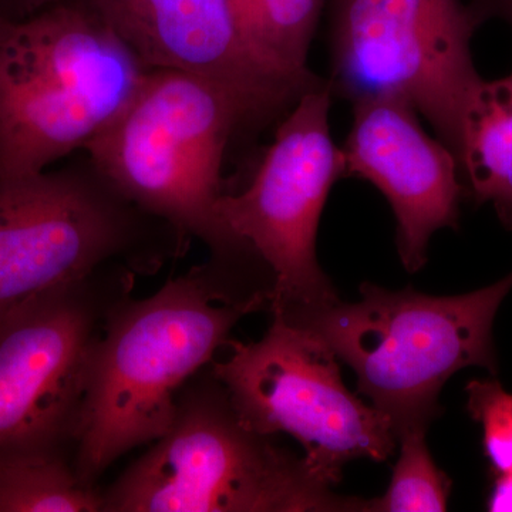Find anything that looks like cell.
Wrapping results in <instances>:
<instances>
[{
    "label": "cell",
    "mask_w": 512,
    "mask_h": 512,
    "mask_svg": "<svg viewBox=\"0 0 512 512\" xmlns=\"http://www.w3.org/2000/svg\"><path fill=\"white\" fill-rule=\"evenodd\" d=\"M426 427H407L397 433L399 458L386 493L367 500V512L447 511L451 480L431 456Z\"/></svg>",
    "instance_id": "16"
},
{
    "label": "cell",
    "mask_w": 512,
    "mask_h": 512,
    "mask_svg": "<svg viewBox=\"0 0 512 512\" xmlns=\"http://www.w3.org/2000/svg\"><path fill=\"white\" fill-rule=\"evenodd\" d=\"M328 86L349 101L409 103L460 168L464 119L483 77L471 43L484 25L463 0H329Z\"/></svg>",
    "instance_id": "7"
},
{
    "label": "cell",
    "mask_w": 512,
    "mask_h": 512,
    "mask_svg": "<svg viewBox=\"0 0 512 512\" xmlns=\"http://www.w3.org/2000/svg\"><path fill=\"white\" fill-rule=\"evenodd\" d=\"M464 200L493 205L512 232V73L483 80L468 107L460 157Z\"/></svg>",
    "instance_id": "13"
},
{
    "label": "cell",
    "mask_w": 512,
    "mask_h": 512,
    "mask_svg": "<svg viewBox=\"0 0 512 512\" xmlns=\"http://www.w3.org/2000/svg\"><path fill=\"white\" fill-rule=\"evenodd\" d=\"M332 99L328 80L302 94L276 126L247 187L217 202L222 224L274 276L269 313L289 325L339 301L316 254L323 208L345 178V156L330 131Z\"/></svg>",
    "instance_id": "8"
},
{
    "label": "cell",
    "mask_w": 512,
    "mask_h": 512,
    "mask_svg": "<svg viewBox=\"0 0 512 512\" xmlns=\"http://www.w3.org/2000/svg\"><path fill=\"white\" fill-rule=\"evenodd\" d=\"M231 352L212 373L252 429L301 443L320 483L335 487L352 461L383 463L397 439L392 420L350 392L339 359L312 330L272 319L258 342L231 340Z\"/></svg>",
    "instance_id": "9"
},
{
    "label": "cell",
    "mask_w": 512,
    "mask_h": 512,
    "mask_svg": "<svg viewBox=\"0 0 512 512\" xmlns=\"http://www.w3.org/2000/svg\"><path fill=\"white\" fill-rule=\"evenodd\" d=\"M467 410L483 430L485 456L497 473L512 470V393L498 380L467 384Z\"/></svg>",
    "instance_id": "17"
},
{
    "label": "cell",
    "mask_w": 512,
    "mask_h": 512,
    "mask_svg": "<svg viewBox=\"0 0 512 512\" xmlns=\"http://www.w3.org/2000/svg\"><path fill=\"white\" fill-rule=\"evenodd\" d=\"M352 106L345 177L369 181L389 201L400 261L414 274L426 265L433 235L458 228L464 187L457 158L404 100L373 97Z\"/></svg>",
    "instance_id": "12"
},
{
    "label": "cell",
    "mask_w": 512,
    "mask_h": 512,
    "mask_svg": "<svg viewBox=\"0 0 512 512\" xmlns=\"http://www.w3.org/2000/svg\"><path fill=\"white\" fill-rule=\"evenodd\" d=\"M13 23L8 22V20L0 18V40L3 39V36L9 32V29L12 28Z\"/></svg>",
    "instance_id": "21"
},
{
    "label": "cell",
    "mask_w": 512,
    "mask_h": 512,
    "mask_svg": "<svg viewBox=\"0 0 512 512\" xmlns=\"http://www.w3.org/2000/svg\"><path fill=\"white\" fill-rule=\"evenodd\" d=\"M491 512H512V470L497 473L493 490L487 501Z\"/></svg>",
    "instance_id": "19"
},
{
    "label": "cell",
    "mask_w": 512,
    "mask_h": 512,
    "mask_svg": "<svg viewBox=\"0 0 512 512\" xmlns=\"http://www.w3.org/2000/svg\"><path fill=\"white\" fill-rule=\"evenodd\" d=\"M150 70L76 0L13 23L0 40V180L42 173L84 150Z\"/></svg>",
    "instance_id": "3"
},
{
    "label": "cell",
    "mask_w": 512,
    "mask_h": 512,
    "mask_svg": "<svg viewBox=\"0 0 512 512\" xmlns=\"http://www.w3.org/2000/svg\"><path fill=\"white\" fill-rule=\"evenodd\" d=\"M103 497V512L367 511L248 426L210 366L181 392L167 433Z\"/></svg>",
    "instance_id": "2"
},
{
    "label": "cell",
    "mask_w": 512,
    "mask_h": 512,
    "mask_svg": "<svg viewBox=\"0 0 512 512\" xmlns=\"http://www.w3.org/2000/svg\"><path fill=\"white\" fill-rule=\"evenodd\" d=\"M136 276L113 266L0 319V457L74 451L94 348Z\"/></svg>",
    "instance_id": "10"
},
{
    "label": "cell",
    "mask_w": 512,
    "mask_h": 512,
    "mask_svg": "<svg viewBox=\"0 0 512 512\" xmlns=\"http://www.w3.org/2000/svg\"><path fill=\"white\" fill-rule=\"evenodd\" d=\"M470 3L484 23L498 19L512 29V0H471Z\"/></svg>",
    "instance_id": "20"
},
{
    "label": "cell",
    "mask_w": 512,
    "mask_h": 512,
    "mask_svg": "<svg viewBox=\"0 0 512 512\" xmlns=\"http://www.w3.org/2000/svg\"><path fill=\"white\" fill-rule=\"evenodd\" d=\"M104 497L66 454L0 457V512H97Z\"/></svg>",
    "instance_id": "14"
},
{
    "label": "cell",
    "mask_w": 512,
    "mask_h": 512,
    "mask_svg": "<svg viewBox=\"0 0 512 512\" xmlns=\"http://www.w3.org/2000/svg\"><path fill=\"white\" fill-rule=\"evenodd\" d=\"M64 0H0V18L19 23Z\"/></svg>",
    "instance_id": "18"
},
{
    "label": "cell",
    "mask_w": 512,
    "mask_h": 512,
    "mask_svg": "<svg viewBox=\"0 0 512 512\" xmlns=\"http://www.w3.org/2000/svg\"><path fill=\"white\" fill-rule=\"evenodd\" d=\"M242 136L244 117L224 90L192 74L153 69L83 151L128 200L207 245L214 258L258 265L259 256L217 212L225 157Z\"/></svg>",
    "instance_id": "4"
},
{
    "label": "cell",
    "mask_w": 512,
    "mask_h": 512,
    "mask_svg": "<svg viewBox=\"0 0 512 512\" xmlns=\"http://www.w3.org/2000/svg\"><path fill=\"white\" fill-rule=\"evenodd\" d=\"M188 242L128 200L87 154L0 180V319L113 266L154 274Z\"/></svg>",
    "instance_id": "5"
},
{
    "label": "cell",
    "mask_w": 512,
    "mask_h": 512,
    "mask_svg": "<svg viewBox=\"0 0 512 512\" xmlns=\"http://www.w3.org/2000/svg\"><path fill=\"white\" fill-rule=\"evenodd\" d=\"M92 10L150 69L220 87L248 134L279 123L299 97L322 86L279 72L256 49L235 0H76Z\"/></svg>",
    "instance_id": "11"
},
{
    "label": "cell",
    "mask_w": 512,
    "mask_h": 512,
    "mask_svg": "<svg viewBox=\"0 0 512 512\" xmlns=\"http://www.w3.org/2000/svg\"><path fill=\"white\" fill-rule=\"evenodd\" d=\"M271 298L262 272L210 256L154 295L117 303L94 348L74 444L84 483L96 487L114 461L161 439L185 386Z\"/></svg>",
    "instance_id": "1"
},
{
    "label": "cell",
    "mask_w": 512,
    "mask_h": 512,
    "mask_svg": "<svg viewBox=\"0 0 512 512\" xmlns=\"http://www.w3.org/2000/svg\"><path fill=\"white\" fill-rule=\"evenodd\" d=\"M512 272L478 291L430 296L365 282L357 302L336 301L301 328L319 336L355 372L357 390L392 420L394 434L440 413L444 384L477 366L497 373L493 328Z\"/></svg>",
    "instance_id": "6"
},
{
    "label": "cell",
    "mask_w": 512,
    "mask_h": 512,
    "mask_svg": "<svg viewBox=\"0 0 512 512\" xmlns=\"http://www.w3.org/2000/svg\"><path fill=\"white\" fill-rule=\"evenodd\" d=\"M252 42L266 62L306 84L325 82L309 52L329 0H235Z\"/></svg>",
    "instance_id": "15"
}]
</instances>
